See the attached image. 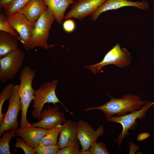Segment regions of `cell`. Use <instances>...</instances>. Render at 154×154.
Returning <instances> with one entry per match:
<instances>
[{
    "label": "cell",
    "mask_w": 154,
    "mask_h": 154,
    "mask_svg": "<svg viewBox=\"0 0 154 154\" xmlns=\"http://www.w3.org/2000/svg\"><path fill=\"white\" fill-rule=\"evenodd\" d=\"M48 129L39 127L19 128L16 131L17 135L21 137L24 142L34 149L39 145L42 137Z\"/></svg>",
    "instance_id": "15"
},
{
    "label": "cell",
    "mask_w": 154,
    "mask_h": 154,
    "mask_svg": "<svg viewBox=\"0 0 154 154\" xmlns=\"http://www.w3.org/2000/svg\"><path fill=\"white\" fill-rule=\"evenodd\" d=\"M128 6L133 7L146 11L149 8V4L145 1H133L129 0H106L91 15L90 19L94 21L101 13L104 12Z\"/></svg>",
    "instance_id": "13"
},
{
    "label": "cell",
    "mask_w": 154,
    "mask_h": 154,
    "mask_svg": "<svg viewBox=\"0 0 154 154\" xmlns=\"http://www.w3.org/2000/svg\"><path fill=\"white\" fill-rule=\"evenodd\" d=\"M6 17L8 22L18 33V39L22 43L26 50H29L35 23L30 21L24 15L19 13Z\"/></svg>",
    "instance_id": "9"
},
{
    "label": "cell",
    "mask_w": 154,
    "mask_h": 154,
    "mask_svg": "<svg viewBox=\"0 0 154 154\" xmlns=\"http://www.w3.org/2000/svg\"><path fill=\"white\" fill-rule=\"evenodd\" d=\"M47 8L43 0H31L18 13L30 21L35 23Z\"/></svg>",
    "instance_id": "16"
},
{
    "label": "cell",
    "mask_w": 154,
    "mask_h": 154,
    "mask_svg": "<svg viewBox=\"0 0 154 154\" xmlns=\"http://www.w3.org/2000/svg\"><path fill=\"white\" fill-rule=\"evenodd\" d=\"M31 0H13L3 8L6 16H9L18 13Z\"/></svg>",
    "instance_id": "21"
},
{
    "label": "cell",
    "mask_w": 154,
    "mask_h": 154,
    "mask_svg": "<svg viewBox=\"0 0 154 154\" xmlns=\"http://www.w3.org/2000/svg\"><path fill=\"white\" fill-rule=\"evenodd\" d=\"M106 0H78L65 15V19L74 17L82 20L93 14Z\"/></svg>",
    "instance_id": "12"
},
{
    "label": "cell",
    "mask_w": 154,
    "mask_h": 154,
    "mask_svg": "<svg viewBox=\"0 0 154 154\" xmlns=\"http://www.w3.org/2000/svg\"><path fill=\"white\" fill-rule=\"evenodd\" d=\"M37 154H56L60 148L57 144L38 145L35 149Z\"/></svg>",
    "instance_id": "25"
},
{
    "label": "cell",
    "mask_w": 154,
    "mask_h": 154,
    "mask_svg": "<svg viewBox=\"0 0 154 154\" xmlns=\"http://www.w3.org/2000/svg\"><path fill=\"white\" fill-rule=\"evenodd\" d=\"M25 57L19 48L1 57L0 59V81L2 83L13 79L22 67Z\"/></svg>",
    "instance_id": "7"
},
{
    "label": "cell",
    "mask_w": 154,
    "mask_h": 154,
    "mask_svg": "<svg viewBox=\"0 0 154 154\" xmlns=\"http://www.w3.org/2000/svg\"><path fill=\"white\" fill-rule=\"evenodd\" d=\"M55 17L48 8L44 12L35 23L31 38L30 49L36 47L49 49L54 46V44L48 43L49 31Z\"/></svg>",
    "instance_id": "4"
},
{
    "label": "cell",
    "mask_w": 154,
    "mask_h": 154,
    "mask_svg": "<svg viewBox=\"0 0 154 154\" xmlns=\"http://www.w3.org/2000/svg\"><path fill=\"white\" fill-rule=\"evenodd\" d=\"M48 8L54 16L55 19L60 24L64 18L65 13L71 4L76 2L73 0H43Z\"/></svg>",
    "instance_id": "17"
},
{
    "label": "cell",
    "mask_w": 154,
    "mask_h": 154,
    "mask_svg": "<svg viewBox=\"0 0 154 154\" xmlns=\"http://www.w3.org/2000/svg\"><path fill=\"white\" fill-rule=\"evenodd\" d=\"M0 31L7 32L17 38L19 35L17 32L8 22L2 8H0Z\"/></svg>",
    "instance_id": "22"
},
{
    "label": "cell",
    "mask_w": 154,
    "mask_h": 154,
    "mask_svg": "<svg viewBox=\"0 0 154 154\" xmlns=\"http://www.w3.org/2000/svg\"><path fill=\"white\" fill-rule=\"evenodd\" d=\"M64 125V123L62 125L48 129L46 134L41 139L38 145L45 146L57 144L60 132Z\"/></svg>",
    "instance_id": "19"
},
{
    "label": "cell",
    "mask_w": 154,
    "mask_h": 154,
    "mask_svg": "<svg viewBox=\"0 0 154 154\" xmlns=\"http://www.w3.org/2000/svg\"><path fill=\"white\" fill-rule=\"evenodd\" d=\"M80 143L79 142L62 149H61L56 154H79L80 150Z\"/></svg>",
    "instance_id": "27"
},
{
    "label": "cell",
    "mask_w": 154,
    "mask_h": 154,
    "mask_svg": "<svg viewBox=\"0 0 154 154\" xmlns=\"http://www.w3.org/2000/svg\"><path fill=\"white\" fill-rule=\"evenodd\" d=\"M131 60L129 52L124 48H121L119 44H117L105 54L101 62L84 67L96 74L100 71L103 67L109 64H113L121 68L127 67L130 64Z\"/></svg>",
    "instance_id": "5"
},
{
    "label": "cell",
    "mask_w": 154,
    "mask_h": 154,
    "mask_svg": "<svg viewBox=\"0 0 154 154\" xmlns=\"http://www.w3.org/2000/svg\"><path fill=\"white\" fill-rule=\"evenodd\" d=\"M154 104V102H149L141 109L121 116H112L106 117L108 121L120 123L122 126V130L120 134L115 140L119 147L121 145L123 139L129 135L128 131L130 129H133L137 125L136 120L142 119L146 117V113L151 106Z\"/></svg>",
    "instance_id": "6"
},
{
    "label": "cell",
    "mask_w": 154,
    "mask_h": 154,
    "mask_svg": "<svg viewBox=\"0 0 154 154\" xmlns=\"http://www.w3.org/2000/svg\"><path fill=\"white\" fill-rule=\"evenodd\" d=\"M16 143L14 146L16 147V149L17 148L21 149L25 154H36L35 149L25 143L22 138H16Z\"/></svg>",
    "instance_id": "26"
},
{
    "label": "cell",
    "mask_w": 154,
    "mask_h": 154,
    "mask_svg": "<svg viewBox=\"0 0 154 154\" xmlns=\"http://www.w3.org/2000/svg\"><path fill=\"white\" fill-rule=\"evenodd\" d=\"M63 27L64 31L66 32L71 33L74 30L76 25L73 20L69 19H66L64 22Z\"/></svg>",
    "instance_id": "28"
},
{
    "label": "cell",
    "mask_w": 154,
    "mask_h": 154,
    "mask_svg": "<svg viewBox=\"0 0 154 154\" xmlns=\"http://www.w3.org/2000/svg\"><path fill=\"white\" fill-rule=\"evenodd\" d=\"M17 38L0 31V58L19 49Z\"/></svg>",
    "instance_id": "18"
},
{
    "label": "cell",
    "mask_w": 154,
    "mask_h": 154,
    "mask_svg": "<svg viewBox=\"0 0 154 154\" xmlns=\"http://www.w3.org/2000/svg\"><path fill=\"white\" fill-rule=\"evenodd\" d=\"M58 82V80L56 79L52 81L46 82L35 90L32 106L33 109L32 112V115L34 118L38 121L40 120L41 111L46 103H52L55 105L59 102L67 112L73 114L62 104L56 95L55 90Z\"/></svg>",
    "instance_id": "3"
},
{
    "label": "cell",
    "mask_w": 154,
    "mask_h": 154,
    "mask_svg": "<svg viewBox=\"0 0 154 154\" xmlns=\"http://www.w3.org/2000/svg\"><path fill=\"white\" fill-rule=\"evenodd\" d=\"M111 100L104 104L95 107L85 108V111L98 110L102 111L106 117L121 116L141 109L149 101L141 100L138 95L130 94L124 95L120 98H113L108 95Z\"/></svg>",
    "instance_id": "1"
},
{
    "label": "cell",
    "mask_w": 154,
    "mask_h": 154,
    "mask_svg": "<svg viewBox=\"0 0 154 154\" xmlns=\"http://www.w3.org/2000/svg\"><path fill=\"white\" fill-rule=\"evenodd\" d=\"M35 75V70L28 66L23 68L20 75L19 94L21 104V128L31 127V123L27 120V115L28 109L34 98L35 90L32 84Z\"/></svg>",
    "instance_id": "2"
},
{
    "label": "cell",
    "mask_w": 154,
    "mask_h": 154,
    "mask_svg": "<svg viewBox=\"0 0 154 154\" xmlns=\"http://www.w3.org/2000/svg\"><path fill=\"white\" fill-rule=\"evenodd\" d=\"M77 123V138L82 147L81 150H89L91 145L103 135L104 127L101 125L95 130L88 122L82 120L78 121Z\"/></svg>",
    "instance_id": "10"
},
{
    "label": "cell",
    "mask_w": 154,
    "mask_h": 154,
    "mask_svg": "<svg viewBox=\"0 0 154 154\" xmlns=\"http://www.w3.org/2000/svg\"><path fill=\"white\" fill-rule=\"evenodd\" d=\"M79 154H92L89 150L84 151L80 150Z\"/></svg>",
    "instance_id": "31"
},
{
    "label": "cell",
    "mask_w": 154,
    "mask_h": 154,
    "mask_svg": "<svg viewBox=\"0 0 154 154\" xmlns=\"http://www.w3.org/2000/svg\"><path fill=\"white\" fill-rule=\"evenodd\" d=\"M64 124V125L60 132L57 143L60 149L79 142L77 138V122L69 119Z\"/></svg>",
    "instance_id": "14"
},
{
    "label": "cell",
    "mask_w": 154,
    "mask_h": 154,
    "mask_svg": "<svg viewBox=\"0 0 154 154\" xmlns=\"http://www.w3.org/2000/svg\"><path fill=\"white\" fill-rule=\"evenodd\" d=\"M150 136V134L147 132L141 133L138 135L137 139L139 141H141L146 139Z\"/></svg>",
    "instance_id": "29"
},
{
    "label": "cell",
    "mask_w": 154,
    "mask_h": 154,
    "mask_svg": "<svg viewBox=\"0 0 154 154\" xmlns=\"http://www.w3.org/2000/svg\"><path fill=\"white\" fill-rule=\"evenodd\" d=\"M19 85H14L9 100L7 110L0 126V136L5 131L18 129L17 121L18 114L21 110V104L19 94Z\"/></svg>",
    "instance_id": "8"
},
{
    "label": "cell",
    "mask_w": 154,
    "mask_h": 154,
    "mask_svg": "<svg viewBox=\"0 0 154 154\" xmlns=\"http://www.w3.org/2000/svg\"><path fill=\"white\" fill-rule=\"evenodd\" d=\"M14 85L10 84L5 86L2 90L0 94V124L3 120L5 114L2 113V108L5 101L9 99L11 94Z\"/></svg>",
    "instance_id": "23"
},
{
    "label": "cell",
    "mask_w": 154,
    "mask_h": 154,
    "mask_svg": "<svg viewBox=\"0 0 154 154\" xmlns=\"http://www.w3.org/2000/svg\"><path fill=\"white\" fill-rule=\"evenodd\" d=\"M41 111L40 120L31 124V127H39L50 129L64 123L66 120L64 114L59 111L58 107L54 105L52 107L47 106Z\"/></svg>",
    "instance_id": "11"
},
{
    "label": "cell",
    "mask_w": 154,
    "mask_h": 154,
    "mask_svg": "<svg viewBox=\"0 0 154 154\" xmlns=\"http://www.w3.org/2000/svg\"><path fill=\"white\" fill-rule=\"evenodd\" d=\"M17 130L12 129L4 131L0 139V154H10L9 143L11 139L17 136Z\"/></svg>",
    "instance_id": "20"
},
{
    "label": "cell",
    "mask_w": 154,
    "mask_h": 154,
    "mask_svg": "<svg viewBox=\"0 0 154 154\" xmlns=\"http://www.w3.org/2000/svg\"><path fill=\"white\" fill-rule=\"evenodd\" d=\"M13 0H0V8H4Z\"/></svg>",
    "instance_id": "30"
},
{
    "label": "cell",
    "mask_w": 154,
    "mask_h": 154,
    "mask_svg": "<svg viewBox=\"0 0 154 154\" xmlns=\"http://www.w3.org/2000/svg\"><path fill=\"white\" fill-rule=\"evenodd\" d=\"M89 150L92 154H109V152L106 147V144L102 141H97L91 145Z\"/></svg>",
    "instance_id": "24"
}]
</instances>
